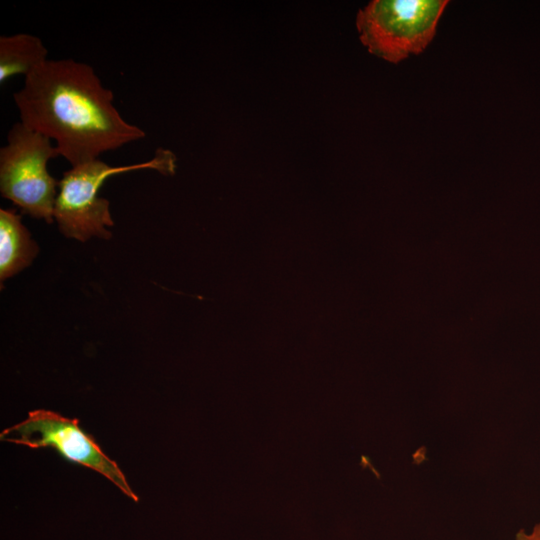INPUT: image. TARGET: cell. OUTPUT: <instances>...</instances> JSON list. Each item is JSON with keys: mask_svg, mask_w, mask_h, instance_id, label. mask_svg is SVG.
Masks as SVG:
<instances>
[{"mask_svg": "<svg viewBox=\"0 0 540 540\" xmlns=\"http://www.w3.org/2000/svg\"><path fill=\"white\" fill-rule=\"evenodd\" d=\"M42 40L31 34L18 33L0 37V84L18 75H28L47 59Z\"/></svg>", "mask_w": 540, "mask_h": 540, "instance_id": "obj_7", "label": "cell"}, {"mask_svg": "<svg viewBox=\"0 0 540 540\" xmlns=\"http://www.w3.org/2000/svg\"><path fill=\"white\" fill-rule=\"evenodd\" d=\"M515 540H540V521L530 531L521 529L517 532Z\"/></svg>", "mask_w": 540, "mask_h": 540, "instance_id": "obj_8", "label": "cell"}, {"mask_svg": "<svg viewBox=\"0 0 540 540\" xmlns=\"http://www.w3.org/2000/svg\"><path fill=\"white\" fill-rule=\"evenodd\" d=\"M446 0H374L357 14L360 40L391 63L425 50L436 33Z\"/></svg>", "mask_w": 540, "mask_h": 540, "instance_id": "obj_4", "label": "cell"}, {"mask_svg": "<svg viewBox=\"0 0 540 540\" xmlns=\"http://www.w3.org/2000/svg\"><path fill=\"white\" fill-rule=\"evenodd\" d=\"M37 244L14 209H0V279L15 275L31 264Z\"/></svg>", "mask_w": 540, "mask_h": 540, "instance_id": "obj_6", "label": "cell"}, {"mask_svg": "<svg viewBox=\"0 0 540 540\" xmlns=\"http://www.w3.org/2000/svg\"><path fill=\"white\" fill-rule=\"evenodd\" d=\"M13 99L20 122L54 140L72 167L145 137L122 117L94 69L73 59L46 60Z\"/></svg>", "mask_w": 540, "mask_h": 540, "instance_id": "obj_1", "label": "cell"}, {"mask_svg": "<svg viewBox=\"0 0 540 540\" xmlns=\"http://www.w3.org/2000/svg\"><path fill=\"white\" fill-rule=\"evenodd\" d=\"M60 156L51 139L15 123L0 149V191L24 213L47 223L54 220L59 181L50 175L48 161Z\"/></svg>", "mask_w": 540, "mask_h": 540, "instance_id": "obj_3", "label": "cell"}, {"mask_svg": "<svg viewBox=\"0 0 540 540\" xmlns=\"http://www.w3.org/2000/svg\"><path fill=\"white\" fill-rule=\"evenodd\" d=\"M0 439L30 448H53L66 460L102 474L132 500H139L117 463L80 428L78 419L54 411L34 410L24 421L3 430Z\"/></svg>", "mask_w": 540, "mask_h": 540, "instance_id": "obj_5", "label": "cell"}, {"mask_svg": "<svg viewBox=\"0 0 540 540\" xmlns=\"http://www.w3.org/2000/svg\"><path fill=\"white\" fill-rule=\"evenodd\" d=\"M176 157L166 148H157L153 157L145 162L111 166L100 158L73 166L63 173L54 207V219L59 230L68 238L86 241L95 236L109 239L113 226L109 201L98 193L111 176L139 169H152L162 175L175 172Z\"/></svg>", "mask_w": 540, "mask_h": 540, "instance_id": "obj_2", "label": "cell"}]
</instances>
